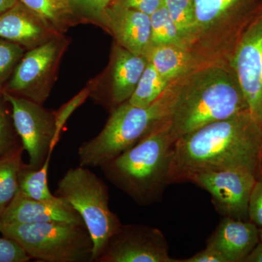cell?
Returning <instances> with one entry per match:
<instances>
[{
	"mask_svg": "<svg viewBox=\"0 0 262 262\" xmlns=\"http://www.w3.org/2000/svg\"><path fill=\"white\" fill-rule=\"evenodd\" d=\"M46 222L84 224L73 207L58 196L52 201H36L17 192L0 215V223L5 225Z\"/></svg>",
	"mask_w": 262,
	"mask_h": 262,
	"instance_id": "cell-14",
	"label": "cell"
},
{
	"mask_svg": "<svg viewBox=\"0 0 262 262\" xmlns=\"http://www.w3.org/2000/svg\"><path fill=\"white\" fill-rule=\"evenodd\" d=\"M248 111L235 72L229 63L201 66L181 77L170 116L173 138Z\"/></svg>",
	"mask_w": 262,
	"mask_h": 262,
	"instance_id": "cell-2",
	"label": "cell"
},
{
	"mask_svg": "<svg viewBox=\"0 0 262 262\" xmlns=\"http://www.w3.org/2000/svg\"><path fill=\"white\" fill-rule=\"evenodd\" d=\"M31 257L14 239L0 237V262H27Z\"/></svg>",
	"mask_w": 262,
	"mask_h": 262,
	"instance_id": "cell-29",
	"label": "cell"
},
{
	"mask_svg": "<svg viewBox=\"0 0 262 262\" xmlns=\"http://www.w3.org/2000/svg\"><path fill=\"white\" fill-rule=\"evenodd\" d=\"M18 0H0V14L13 8Z\"/></svg>",
	"mask_w": 262,
	"mask_h": 262,
	"instance_id": "cell-34",
	"label": "cell"
},
{
	"mask_svg": "<svg viewBox=\"0 0 262 262\" xmlns=\"http://www.w3.org/2000/svg\"><path fill=\"white\" fill-rule=\"evenodd\" d=\"M257 177L247 170L229 169L195 174L189 179L210 193L224 217L249 221L250 196Z\"/></svg>",
	"mask_w": 262,
	"mask_h": 262,
	"instance_id": "cell-11",
	"label": "cell"
},
{
	"mask_svg": "<svg viewBox=\"0 0 262 262\" xmlns=\"http://www.w3.org/2000/svg\"><path fill=\"white\" fill-rule=\"evenodd\" d=\"M258 227L251 221L224 217L208 241L227 262H243L259 242Z\"/></svg>",
	"mask_w": 262,
	"mask_h": 262,
	"instance_id": "cell-17",
	"label": "cell"
},
{
	"mask_svg": "<svg viewBox=\"0 0 262 262\" xmlns=\"http://www.w3.org/2000/svg\"><path fill=\"white\" fill-rule=\"evenodd\" d=\"M182 77L170 82L149 106L140 107L125 101L113 108L103 130L79 147L80 166L101 168L135 145L153 127L168 118L177 101Z\"/></svg>",
	"mask_w": 262,
	"mask_h": 262,
	"instance_id": "cell-4",
	"label": "cell"
},
{
	"mask_svg": "<svg viewBox=\"0 0 262 262\" xmlns=\"http://www.w3.org/2000/svg\"><path fill=\"white\" fill-rule=\"evenodd\" d=\"M145 56L158 74L170 82L198 67L185 46H150Z\"/></svg>",
	"mask_w": 262,
	"mask_h": 262,
	"instance_id": "cell-18",
	"label": "cell"
},
{
	"mask_svg": "<svg viewBox=\"0 0 262 262\" xmlns=\"http://www.w3.org/2000/svg\"><path fill=\"white\" fill-rule=\"evenodd\" d=\"M258 234H259V241L262 242V228H258Z\"/></svg>",
	"mask_w": 262,
	"mask_h": 262,
	"instance_id": "cell-35",
	"label": "cell"
},
{
	"mask_svg": "<svg viewBox=\"0 0 262 262\" xmlns=\"http://www.w3.org/2000/svg\"><path fill=\"white\" fill-rule=\"evenodd\" d=\"M147 63L146 56L135 54L116 42L113 45L104 78L106 98L112 108L128 101Z\"/></svg>",
	"mask_w": 262,
	"mask_h": 262,
	"instance_id": "cell-15",
	"label": "cell"
},
{
	"mask_svg": "<svg viewBox=\"0 0 262 262\" xmlns=\"http://www.w3.org/2000/svg\"><path fill=\"white\" fill-rule=\"evenodd\" d=\"M243 262H262V242L258 244L251 251V253L244 258Z\"/></svg>",
	"mask_w": 262,
	"mask_h": 262,
	"instance_id": "cell-33",
	"label": "cell"
},
{
	"mask_svg": "<svg viewBox=\"0 0 262 262\" xmlns=\"http://www.w3.org/2000/svg\"><path fill=\"white\" fill-rule=\"evenodd\" d=\"M122 6L151 15L163 4V0H115Z\"/></svg>",
	"mask_w": 262,
	"mask_h": 262,
	"instance_id": "cell-31",
	"label": "cell"
},
{
	"mask_svg": "<svg viewBox=\"0 0 262 262\" xmlns=\"http://www.w3.org/2000/svg\"><path fill=\"white\" fill-rule=\"evenodd\" d=\"M99 26L127 51L145 56L151 45L149 15L113 2L103 12Z\"/></svg>",
	"mask_w": 262,
	"mask_h": 262,
	"instance_id": "cell-13",
	"label": "cell"
},
{
	"mask_svg": "<svg viewBox=\"0 0 262 262\" xmlns=\"http://www.w3.org/2000/svg\"><path fill=\"white\" fill-rule=\"evenodd\" d=\"M161 231L144 225H122L97 262H174Z\"/></svg>",
	"mask_w": 262,
	"mask_h": 262,
	"instance_id": "cell-12",
	"label": "cell"
},
{
	"mask_svg": "<svg viewBox=\"0 0 262 262\" xmlns=\"http://www.w3.org/2000/svg\"><path fill=\"white\" fill-rule=\"evenodd\" d=\"M51 157H48L39 169H33L24 164L18 176V193L36 201H52L56 199L48 187V168Z\"/></svg>",
	"mask_w": 262,
	"mask_h": 262,
	"instance_id": "cell-21",
	"label": "cell"
},
{
	"mask_svg": "<svg viewBox=\"0 0 262 262\" xmlns=\"http://www.w3.org/2000/svg\"><path fill=\"white\" fill-rule=\"evenodd\" d=\"M68 39L59 35L24 53L3 91L42 104L58 74Z\"/></svg>",
	"mask_w": 262,
	"mask_h": 262,
	"instance_id": "cell-8",
	"label": "cell"
},
{
	"mask_svg": "<svg viewBox=\"0 0 262 262\" xmlns=\"http://www.w3.org/2000/svg\"><path fill=\"white\" fill-rule=\"evenodd\" d=\"M2 96L11 106L13 125L24 149L28 153V165L33 169L40 168L53 154L51 147L56 130L55 113L42 107V104L5 91Z\"/></svg>",
	"mask_w": 262,
	"mask_h": 262,
	"instance_id": "cell-9",
	"label": "cell"
},
{
	"mask_svg": "<svg viewBox=\"0 0 262 262\" xmlns=\"http://www.w3.org/2000/svg\"><path fill=\"white\" fill-rule=\"evenodd\" d=\"M91 92L90 87L85 88V89L81 91L79 94L74 96L68 102L63 104L56 113H55L56 130H55L54 138H53V142L51 144V151L52 153H53V149H54L55 146H56L57 143L59 141L60 135H61V131L63 130L66 122H67L71 115L74 113V112L77 108L80 107L88 97L91 96Z\"/></svg>",
	"mask_w": 262,
	"mask_h": 262,
	"instance_id": "cell-26",
	"label": "cell"
},
{
	"mask_svg": "<svg viewBox=\"0 0 262 262\" xmlns=\"http://www.w3.org/2000/svg\"><path fill=\"white\" fill-rule=\"evenodd\" d=\"M229 64L237 76L248 111L262 127V10L245 31Z\"/></svg>",
	"mask_w": 262,
	"mask_h": 262,
	"instance_id": "cell-10",
	"label": "cell"
},
{
	"mask_svg": "<svg viewBox=\"0 0 262 262\" xmlns=\"http://www.w3.org/2000/svg\"><path fill=\"white\" fill-rule=\"evenodd\" d=\"M182 262H227L225 258L218 251L213 248L207 247L199 251L192 257L182 260Z\"/></svg>",
	"mask_w": 262,
	"mask_h": 262,
	"instance_id": "cell-32",
	"label": "cell"
},
{
	"mask_svg": "<svg viewBox=\"0 0 262 262\" xmlns=\"http://www.w3.org/2000/svg\"><path fill=\"white\" fill-rule=\"evenodd\" d=\"M76 15L81 19L99 26L103 12L115 0H67Z\"/></svg>",
	"mask_w": 262,
	"mask_h": 262,
	"instance_id": "cell-27",
	"label": "cell"
},
{
	"mask_svg": "<svg viewBox=\"0 0 262 262\" xmlns=\"http://www.w3.org/2000/svg\"><path fill=\"white\" fill-rule=\"evenodd\" d=\"M39 15L54 32L63 34L76 25V14L67 0H19Z\"/></svg>",
	"mask_w": 262,
	"mask_h": 262,
	"instance_id": "cell-19",
	"label": "cell"
},
{
	"mask_svg": "<svg viewBox=\"0 0 262 262\" xmlns=\"http://www.w3.org/2000/svg\"><path fill=\"white\" fill-rule=\"evenodd\" d=\"M241 169L262 177V127L249 112L208 124L174 144L168 182L195 174Z\"/></svg>",
	"mask_w": 262,
	"mask_h": 262,
	"instance_id": "cell-1",
	"label": "cell"
},
{
	"mask_svg": "<svg viewBox=\"0 0 262 262\" xmlns=\"http://www.w3.org/2000/svg\"><path fill=\"white\" fill-rule=\"evenodd\" d=\"M195 24L187 48L196 66L229 63L262 0H194Z\"/></svg>",
	"mask_w": 262,
	"mask_h": 262,
	"instance_id": "cell-5",
	"label": "cell"
},
{
	"mask_svg": "<svg viewBox=\"0 0 262 262\" xmlns=\"http://www.w3.org/2000/svg\"><path fill=\"white\" fill-rule=\"evenodd\" d=\"M249 221L262 228V177L257 179L250 196L248 204Z\"/></svg>",
	"mask_w": 262,
	"mask_h": 262,
	"instance_id": "cell-30",
	"label": "cell"
},
{
	"mask_svg": "<svg viewBox=\"0 0 262 262\" xmlns=\"http://www.w3.org/2000/svg\"><path fill=\"white\" fill-rule=\"evenodd\" d=\"M55 193L73 207L83 220L94 244L93 261L97 262L122 226L110 209L107 186L90 168L80 165L67 170Z\"/></svg>",
	"mask_w": 262,
	"mask_h": 262,
	"instance_id": "cell-6",
	"label": "cell"
},
{
	"mask_svg": "<svg viewBox=\"0 0 262 262\" xmlns=\"http://www.w3.org/2000/svg\"><path fill=\"white\" fill-rule=\"evenodd\" d=\"M170 83L148 61L134 94L127 101L134 106L146 107L158 99Z\"/></svg>",
	"mask_w": 262,
	"mask_h": 262,
	"instance_id": "cell-22",
	"label": "cell"
},
{
	"mask_svg": "<svg viewBox=\"0 0 262 262\" xmlns=\"http://www.w3.org/2000/svg\"><path fill=\"white\" fill-rule=\"evenodd\" d=\"M24 150L18 144L0 157V215L18 192L19 172L24 164Z\"/></svg>",
	"mask_w": 262,
	"mask_h": 262,
	"instance_id": "cell-20",
	"label": "cell"
},
{
	"mask_svg": "<svg viewBox=\"0 0 262 262\" xmlns=\"http://www.w3.org/2000/svg\"><path fill=\"white\" fill-rule=\"evenodd\" d=\"M5 100L0 94V157L18 145L16 131L13 120L10 121L4 105Z\"/></svg>",
	"mask_w": 262,
	"mask_h": 262,
	"instance_id": "cell-28",
	"label": "cell"
},
{
	"mask_svg": "<svg viewBox=\"0 0 262 262\" xmlns=\"http://www.w3.org/2000/svg\"><path fill=\"white\" fill-rule=\"evenodd\" d=\"M57 34L39 15L19 1L0 14V38L32 49L48 42Z\"/></svg>",
	"mask_w": 262,
	"mask_h": 262,
	"instance_id": "cell-16",
	"label": "cell"
},
{
	"mask_svg": "<svg viewBox=\"0 0 262 262\" xmlns=\"http://www.w3.org/2000/svg\"><path fill=\"white\" fill-rule=\"evenodd\" d=\"M25 51L20 45L0 38V94Z\"/></svg>",
	"mask_w": 262,
	"mask_h": 262,
	"instance_id": "cell-25",
	"label": "cell"
},
{
	"mask_svg": "<svg viewBox=\"0 0 262 262\" xmlns=\"http://www.w3.org/2000/svg\"><path fill=\"white\" fill-rule=\"evenodd\" d=\"M151 45H177L185 46L179 35L178 29L169 15L164 3L159 9L150 15Z\"/></svg>",
	"mask_w": 262,
	"mask_h": 262,
	"instance_id": "cell-24",
	"label": "cell"
},
{
	"mask_svg": "<svg viewBox=\"0 0 262 262\" xmlns=\"http://www.w3.org/2000/svg\"><path fill=\"white\" fill-rule=\"evenodd\" d=\"M175 142L169 117L135 145L101 168L108 181L136 203L151 204L169 184V168Z\"/></svg>",
	"mask_w": 262,
	"mask_h": 262,
	"instance_id": "cell-3",
	"label": "cell"
},
{
	"mask_svg": "<svg viewBox=\"0 0 262 262\" xmlns=\"http://www.w3.org/2000/svg\"><path fill=\"white\" fill-rule=\"evenodd\" d=\"M163 3L187 48L195 24L194 0H163Z\"/></svg>",
	"mask_w": 262,
	"mask_h": 262,
	"instance_id": "cell-23",
	"label": "cell"
},
{
	"mask_svg": "<svg viewBox=\"0 0 262 262\" xmlns=\"http://www.w3.org/2000/svg\"><path fill=\"white\" fill-rule=\"evenodd\" d=\"M0 233L14 239L31 258L46 262L93 261L94 244L84 224L5 225Z\"/></svg>",
	"mask_w": 262,
	"mask_h": 262,
	"instance_id": "cell-7",
	"label": "cell"
}]
</instances>
